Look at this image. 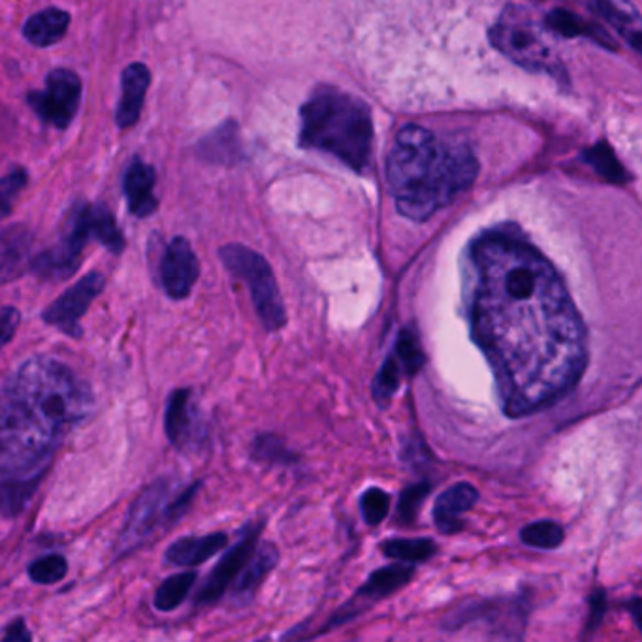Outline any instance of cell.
Segmentation results:
<instances>
[{"label":"cell","mask_w":642,"mask_h":642,"mask_svg":"<svg viewBox=\"0 0 642 642\" xmlns=\"http://www.w3.org/2000/svg\"><path fill=\"white\" fill-rule=\"evenodd\" d=\"M466 306L507 417L543 411L579 385L582 317L554 264L518 234L485 232L471 244Z\"/></svg>","instance_id":"1"},{"label":"cell","mask_w":642,"mask_h":642,"mask_svg":"<svg viewBox=\"0 0 642 642\" xmlns=\"http://www.w3.org/2000/svg\"><path fill=\"white\" fill-rule=\"evenodd\" d=\"M479 175V161L466 144H444L422 126L398 132L387 159V183L401 215L422 223Z\"/></svg>","instance_id":"2"},{"label":"cell","mask_w":642,"mask_h":642,"mask_svg":"<svg viewBox=\"0 0 642 642\" xmlns=\"http://www.w3.org/2000/svg\"><path fill=\"white\" fill-rule=\"evenodd\" d=\"M374 125L360 100L337 91L317 93L302 108L299 144L336 156L356 172L369 163Z\"/></svg>","instance_id":"3"},{"label":"cell","mask_w":642,"mask_h":642,"mask_svg":"<svg viewBox=\"0 0 642 642\" xmlns=\"http://www.w3.org/2000/svg\"><path fill=\"white\" fill-rule=\"evenodd\" d=\"M29 409L57 436L82 422L93 394L72 369L48 356H34L7 379Z\"/></svg>","instance_id":"4"},{"label":"cell","mask_w":642,"mask_h":642,"mask_svg":"<svg viewBox=\"0 0 642 642\" xmlns=\"http://www.w3.org/2000/svg\"><path fill=\"white\" fill-rule=\"evenodd\" d=\"M61 436L23 404L10 383L0 385V475H44Z\"/></svg>","instance_id":"5"},{"label":"cell","mask_w":642,"mask_h":642,"mask_svg":"<svg viewBox=\"0 0 642 642\" xmlns=\"http://www.w3.org/2000/svg\"><path fill=\"white\" fill-rule=\"evenodd\" d=\"M490 42L522 69L547 72L554 78L565 75L554 50L544 42L543 34L522 8H507L490 31Z\"/></svg>","instance_id":"6"},{"label":"cell","mask_w":642,"mask_h":642,"mask_svg":"<svg viewBox=\"0 0 642 642\" xmlns=\"http://www.w3.org/2000/svg\"><path fill=\"white\" fill-rule=\"evenodd\" d=\"M225 268L249 287L251 299L264 328L277 332L287 325V312L268 261L256 251L240 244H228L218 251Z\"/></svg>","instance_id":"7"},{"label":"cell","mask_w":642,"mask_h":642,"mask_svg":"<svg viewBox=\"0 0 642 642\" xmlns=\"http://www.w3.org/2000/svg\"><path fill=\"white\" fill-rule=\"evenodd\" d=\"M91 237L89 231V206L80 204L70 215L64 234L53 247L34 256L29 268L37 277L48 281L67 279L80 266L83 247Z\"/></svg>","instance_id":"8"},{"label":"cell","mask_w":642,"mask_h":642,"mask_svg":"<svg viewBox=\"0 0 642 642\" xmlns=\"http://www.w3.org/2000/svg\"><path fill=\"white\" fill-rule=\"evenodd\" d=\"M82 100V80L69 69L51 70L44 91L29 93L32 112L48 125L67 129L78 113Z\"/></svg>","instance_id":"9"},{"label":"cell","mask_w":642,"mask_h":642,"mask_svg":"<svg viewBox=\"0 0 642 642\" xmlns=\"http://www.w3.org/2000/svg\"><path fill=\"white\" fill-rule=\"evenodd\" d=\"M170 490V480L159 479L140 493V498L132 506L125 530L121 531L119 537V556L129 554L140 544H144L155 531L156 524H161L163 518L169 520Z\"/></svg>","instance_id":"10"},{"label":"cell","mask_w":642,"mask_h":642,"mask_svg":"<svg viewBox=\"0 0 642 642\" xmlns=\"http://www.w3.org/2000/svg\"><path fill=\"white\" fill-rule=\"evenodd\" d=\"M104 287H106V277L100 272H91L78 281L74 287L64 291L51 306L45 307V312L42 313L44 323L55 326L69 336H82L80 320L88 312L89 306L93 304V299L104 291Z\"/></svg>","instance_id":"11"},{"label":"cell","mask_w":642,"mask_h":642,"mask_svg":"<svg viewBox=\"0 0 642 642\" xmlns=\"http://www.w3.org/2000/svg\"><path fill=\"white\" fill-rule=\"evenodd\" d=\"M526 616L528 607L524 599H496L475 603L456 612L455 616L445 620V630H458L473 620H487L488 624L493 625V630H499V635L520 639L524 635Z\"/></svg>","instance_id":"12"},{"label":"cell","mask_w":642,"mask_h":642,"mask_svg":"<svg viewBox=\"0 0 642 642\" xmlns=\"http://www.w3.org/2000/svg\"><path fill=\"white\" fill-rule=\"evenodd\" d=\"M412 574H415V568H412V563H406V561H398L388 568L377 569L375 573L369 574V579L355 593L353 601H349L344 609H339L334 614L328 628L349 622L356 614H363L369 605L398 592L399 588L406 587L407 582L412 579Z\"/></svg>","instance_id":"13"},{"label":"cell","mask_w":642,"mask_h":642,"mask_svg":"<svg viewBox=\"0 0 642 642\" xmlns=\"http://www.w3.org/2000/svg\"><path fill=\"white\" fill-rule=\"evenodd\" d=\"M261 531H263V524L247 526L242 539L223 556L217 568L213 569L212 574L207 577L204 587L200 588L198 595H196L198 605H212L225 595L226 590L234 584L237 574L242 573L245 563L255 552Z\"/></svg>","instance_id":"14"},{"label":"cell","mask_w":642,"mask_h":642,"mask_svg":"<svg viewBox=\"0 0 642 642\" xmlns=\"http://www.w3.org/2000/svg\"><path fill=\"white\" fill-rule=\"evenodd\" d=\"M200 264L193 247L182 236L174 237L161 261L164 293L172 299H185L198 279Z\"/></svg>","instance_id":"15"},{"label":"cell","mask_w":642,"mask_h":642,"mask_svg":"<svg viewBox=\"0 0 642 642\" xmlns=\"http://www.w3.org/2000/svg\"><path fill=\"white\" fill-rule=\"evenodd\" d=\"M277 561H279V552L275 549V544L264 543L261 547L256 544L255 552L245 563L242 573L237 574V579L234 580L232 601L237 607L249 605L258 588L263 587L264 580L268 579V574L274 571Z\"/></svg>","instance_id":"16"},{"label":"cell","mask_w":642,"mask_h":642,"mask_svg":"<svg viewBox=\"0 0 642 642\" xmlns=\"http://www.w3.org/2000/svg\"><path fill=\"white\" fill-rule=\"evenodd\" d=\"M479 499V490L469 482H456L447 488L434 506V522L445 536H452L463 528L461 514L468 512Z\"/></svg>","instance_id":"17"},{"label":"cell","mask_w":642,"mask_h":642,"mask_svg":"<svg viewBox=\"0 0 642 642\" xmlns=\"http://www.w3.org/2000/svg\"><path fill=\"white\" fill-rule=\"evenodd\" d=\"M191 396L193 393L188 388L174 390L166 406V418H164L166 436L172 445L180 449L198 441V420H196V409H194Z\"/></svg>","instance_id":"18"},{"label":"cell","mask_w":642,"mask_h":642,"mask_svg":"<svg viewBox=\"0 0 642 642\" xmlns=\"http://www.w3.org/2000/svg\"><path fill=\"white\" fill-rule=\"evenodd\" d=\"M150 83L151 72L145 64L132 63L123 70V75H121L123 94L119 100L118 115H115L121 129H131V126L136 125L137 119L142 115L145 93L150 89Z\"/></svg>","instance_id":"19"},{"label":"cell","mask_w":642,"mask_h":642,"mask_svg":"<svg viewBox=\"0 0 642 642\" xmlns=\"http://www.w3.org/2000/svg\"><path fill=\"white\" fill-rule=\"evenodd\" d=\"M155 169L136 159L126 169L125 196L129 210L136 217H150L156 212L159 202L155 198Z\"/></svg>","instance_id":"20"},{"label":"cell","mask_w":642,"mask_h":642,"mask_svg":"<svg viewBox=\"0 0 642 642\" xmlns=\"http://www.w3.org/2000/svg\"><path fill=\"white\" fill-rule=\"evenodd\" d=\"M226 543H228L226 533H210V536L204 537L180 539L166 550V561H170L172 565L194 568V565L204 563L225 549Z\"/></svg>","instance_id":"21"},{"label":"cell","mask_w":642,"mask_h":642,"mask_svg":"<svg viewBox=\"0 0 642 642\" xmlns=\"http://www.w3.org/2000/svg\"><path fill=\"white\" fill-rule=\"evenodd\" d=\"M31 249V234L23 226H12L0 234V285L23 274Z\"/></svg>","instance_id":"22"},{"label":"cell","mask_w":642,"mask_h":642,"mask_svg":"<svg viewBox=\"0 0 642 642\" xmlns=\"http://www.w3.org/2000/svg\"><path fill=\"white\" fill-rule=\"evenodd\" d=\"M70 16L59 8H45L27 19L23 37L38 48H50L67 34Z\"/></svg>","instance_id":"23"},{"label":"cell","mask_w":642,"mask_h":642,"mask_svg":"<svg viewBox=\"0 0 642 642\" xmlns=\"http://www.w3.org/2000/svg\"><path fill=\"white\" fill-rule=\"evenodd\" d=\"M593 12L599 18L611 23L612 29H616L620 34H624L633 50H641V18L635 8L624 0H592L590 2Z\"/></svg>","instance_id":"24"},{"label":"cell","mask_w":642,"mask_h":642,"mask_svg":"<svg viewBox=\"0 0 642 642\" xmlns=\"http://www.w3.org/2000/svg\"><path fill=\"white\" fill-rule=\"evenodd\" d=\"M42 475L34 477H8L0 475V514L7 518L18 517L31 501Z\"/></svg>","instance_id":"25"},{"label":"cell","mask_w":642,"mask_h":642,"mask_svg":"<svg viewBox=\"0 0 642 642\" xmlns=\"http://www.w3.org/2000/svg\"><path fill=\"white\" fill-rule=\"evenodd\" d=\"M547 26H549L552 31L558 32V34H563V37L592 38L593 42H599V44L614 50V40L607 34L605 29L593 26V23L584 21V19L577 18L574 13L565 12V10H554V12L549 13Z\"/></svg>","instance_id":"26"},{"label":"cell","mask_w":642,"mask_h":642,"mask_svg":"<svg viewBox=\"0 0 642 642\" xmlns=\"http://www.w3.org/2000/svg\"><path fill=\"white\" fill-rule=\"evenodd\" d=\"M89 231H91V237L99 240L100 244L115 255L125 249L123 232L119 231L115 217L108 207L89 206Z\"/></svg>","instance_id":"27"},{"label":"cell","mask_w":642,"mask_h":642,"mask_svg":"<svg viewBox=\"0 0 642 642\" xmlns=\"http://www.w3.org/2000/svg\"><path fill=\"white\" fill-rule=\"evenodd\" d=\"M200 155L212 163L231 164L237 155V134L234 123H226L200 144Z\"/></svg>","instance_id":"28"},{"label":"cell","mask_w":642,"mask_h":642,"mask_svg":"<svg viewBox=\"0 0 642 642\" xmlns=\"http://www.w3.org/2000/svg\"><path fill=\"white\" fill-rule=\"evenodd\" d=\"M383 554L393 558L396 561H406V563H418V561L430 560L436 554L437 544L428 539H390L387 543L380 544Z\"/></svg>","instance_id":"29"},{"label":"cell","mask_w":642,"mask_h":642,"mask_svg":"<svg viewBox=\"0 0 642 642\" xmlns=\"http://www.w3.org/2000/svg\"><path fill=\"white\" fill-rule=\"evenodd\" d=\"M194 582H196V573H193V571L174 574V577L164 580L155 593L156 611H175L187 599L188 592L193 590Z\"/></svg>","instance_id":"30"},{"label":"cell","mask_w":642,"mask_h":642,"mask_svg":"<svg viewBox=\"0 0 642 642\" xmlns=\"http://www.w3.org/2000/svg\"><path fill=\"white\" fill-rule=\"evenodd\" d=\"M393 355L401 364L407 377L418 374L426 364L425 350H422L417 332L412 330V328L399 330L398 342H396Z\"/></svg>","instance_id":"31"},{"label":"cell","mask_w":642,"mask_h":642,"mask_svg":"<svg viewBox=\"0 0 642 642\" xmlns=\"http://www.w3.org/2000/svg\"><path fill=\"white\" fill-rule=\"evenodd\" d=\"M520 539L531 549L554 550L563 543L565 531L552 520H539L526 526L524 530L520 531Z\"/></svg>","instance_id":"32"},{"label":"cell","mask_w":642,"mask_h":642,"mask_svg":"<svg viewBox=\"0 0 642 642\" xmlns=\"http://www.w3.org/2000/svg\"><path fill=\"white\" fill-rule=\"evenodd\" d=\"M407 377L406 371L401 368V364L396 360V356H388L383 368L374 380V398L380 407L388 406L394 394L398 393L399 383Z\"/></svg>","instance_id":"33"},{"label":"cell","mask_w":642,"mask_h":642,"mask_svg":"<svg viewBox=\"0 0 642 642\" xmlns=\"http://www.w3.org/2000/svg\"><path fill=\"white\" fill-rule=\"evenodd\" d=\"M430 482H417L407 487L399 496L398 511H396V522L398 524L409 526L417 520L420 507L425 503L428 493H430Z\"/></svg>","instance_id":"34"},{"label":"cell","mask_w":642,"mask_h":642,"mask_svg":"<svg viewBox=\"0 0 642 642\" xmlns=\"http://www.w3.org/2000/svg\"><path fill=\"white\" fill-rule=\"evenodd\" d=\"M587 161L609 182L624 183L628 180L622 164L618 163L616 156L607 144L593 145L592 150L587 151Z\"/></svg>","instance_id":"35"},{"label":"cell","mask_w":642,"mask_h":642,"mask_svg":"<svg viewBox=\"0 0 642 642\" xmlns=\"http://www.w3.org/2000/svg\"><path fill=\"white\" fill-rule=\"evenodd\" d=\"M69 573V565L63 556H44L40 560L32 561L29 568V577L37 584H57Z\"/></svg>","instance_id":"36"},{"label":"cell","mask_w":642,"mask_h":642,"mask_svg":"<svg viewBox=\"0 0 642 642\" xmlns=\"http://www.w3.org/2000/svg\"><path fill=\"white\" fill-rule=\"evenodd\" d=\"M27 182L29 174L21 169L13 170L12 174L4 175L0 180V221H4L12 213L13 204L21 191L27 187Z\"/></svg>","instance_id":"37"},{"label":"cell","mask_w":642,"mask_h":642,"mask_svg":"<svg viewBox=\"0 0 642 642\" xmlns=\"http://www.w3.org/2000/svg\"><path fill=\"white\" fill-rule=\"evenodd\" d=\"M360 507H363V517L366 524L379 526L385 517L388 514V507H390V496L380 488H368L360 498Z\"/></svg>","instance_id":"38"},{"label":"cell","mask_w":642,"mask_h":642,"mask_svg":"<svg viewBox=\"0 0 642 642\" xmlns=\"http://www.w3.org/2000/svg\"><path fill=\"white\" fill-rule=\"evenodd\" d=\"M253 456L256 460L268 461V463H291L288 460H294V456L288 452L279 437L268 436V434L256 437Z\"/></svg>","instance_id":"39"},{"label":"cell","mask_w":642,"mask_h":642,"mask_svg":"<svg viewBox=\"0 0 642 642\" xmlns=\"http://www.w3.org/2000/svg\"><path fill=\"white\" fill-rule=\"evenodd\" d=\"M19 320H21V315L16 307L0 309V349L12 342V337L18 332Z\"/></svg>","instance_id":"40"},{"label":"cell","mask_w":642,"mask_h":642,"mask_svg":"<svg viewBox=\"0 0 642 642\" xmlns=\"http://www.w3.org/2000/svg\"><path fill=\"white\" fill-rule=\"evenodd\" d=\"M590 620H588V631H595L601 624V620L605 616L607 611V598L603 590H595L592 593V599H590Z\"/></svg>","instance_id":"41"},{"label":"cell","mask_w":642,"mask_h":642,"mask_svg":"<svg viewBox=\"0 0 642 642\" xmlns=\"http://www.w3.org/2000/svg\"><path fill=\"white\" fill-rule=\"evenodd\" d=\"M4 641H31V633L27 631L23 620H18V622H13V624L8 628Z\"/></svg>","instance_id":"42"}]
</instances>
